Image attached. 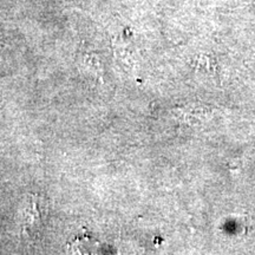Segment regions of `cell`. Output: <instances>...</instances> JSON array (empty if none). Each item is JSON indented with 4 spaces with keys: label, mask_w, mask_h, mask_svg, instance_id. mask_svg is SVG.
I'll return each mask as SVG.
<instances>
[{
    "label": "cell",
    "mask_w": 255,
    "mask_h": 255,
    "mask_svg": "<svg viewBox=\"0 0 255 255\" xmlns=\"http://www.w3.org/2000/svg\"><path fill=\"white\" fill-rule=\"evenodd\" d=\"M47 218H49L47 201L38 194H31L21 212L23 232L28 237H36L44 228Z\"/></svg>",
    "instance_id": "1"
}]
</instances>
